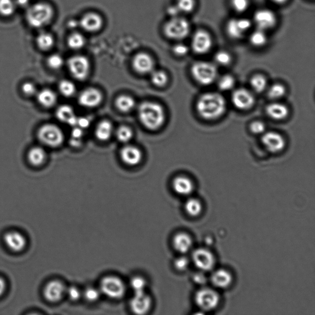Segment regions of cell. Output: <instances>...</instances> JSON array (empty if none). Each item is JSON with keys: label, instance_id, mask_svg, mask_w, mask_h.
Masks as SVG:
<instances>
[{"label": "cell", "instance_id": "cell-60", "mask_svg": "<svg viewBox=\"0 0 315 315\" xmlns=\"http://www.w3.org/2000/svg\"><path fill=\"white\" fill-rule=\"evenodd\" d=\"M29 2L30 0H15L16 5L21 7H26L29 4Z\"/></svg>", "mask_w": 315, "mask_h": 315}, {"label": "cell", "instance_id": "cell-10", "mask_svg": "<svg viewBox=\"0 0 315 315\" xmlns=\"http://www.w3.org/2000/svg\"><path fill=\"white\" fill-rule=\"evenodd\" d=\"M251 25V22L248 19L233 18L227 22V33L233 39H240L249 30Z\"/></svg>", "mask_w": 315, "mask_h": 315}, {"label": "cell", "instance_id": "cell-48", "mask_svg": "<svg viewBox=\"0 0 315 315\" xmlns=\"http://www.w3.org/2000/svg\"><path fill=\"white\" fill-rule=\"evenodd\" d=\"M232 7L236 12L243 13L249 7V0H231Z\"/></svg>", "mask_w": 315, "mask_h": 315}, {"label": "cell", "instance_id": "cell-59", "mask_svg": "<svg viewBox=\"0 0 315 315\" xmlns=\"http://www.w3.org/2000/svg\"><path fill=\"white\" fill-rule=\"evenodd\" d=\"M70 144H71L73 147H80L81 144V139L71 138V141H70Z\"/></svg>", "mask_w": 315, "mask_h": 315}, {"label": "cell", "instance_id": "cell-11", "mask_svg": "<svg viewBox=\"0 0 315 315\" xmlns=\"http://www.w3.org/2000/svg\"><path fill=\"white\" fill-rule=\"evenodd\" d=\"M212 46L211 36L208 32L199 30L195 32L192 39V48L197 54H205Z\"/></svg>", "mask_w": 315, "mask_h": 315}, {"label": "cell", "instance_id": "cell-9", "mask_svg": "<svg viewBox=\"0 0 315 315\" xmlns=\"http://www.w3.org/2000/svg\"><path fill=\"white\" fill-rule=\"evenodd\" d=\"M69 71L73 77L78 80H83L87 77L89 71L88 59L83 55H74L67 62Z\"/></svg>", "mask_w": 315, "mask_h": 315}, {"label": "cell", "instance_id": "cell-19", "mask_svg": "<svg viewBox=\"0 0 315 315\" xmlns=\"http://www.w3.org/2000/svg\"><path fill=\"white\" fill-rule=\"evenodd\" d=\"M104 25L103 19L98 13H88L84 14L81 19V27L87 32L94 33L101 30Z\"/></svg>", "mask_w": 315, "mask_h": 315}, {"label": "cell", "instance_id": "cell-35", "mask_svg": "<svg viewBox=\"0 0 315 315\" xmlns=\"http://www.w3.org/2000/svg\"><path fill=\"white\" fill-rule=\"evenodd\" d=\"M85 38L82 34L75 32L69 36L67 43L70 48L74 50H78L83 47L85 45Z\"/></svg>", "mask_w": 315, "mask_h": 315}, {"label": "cell", "instance_id": "cell-36", "mask_svg": "<svg viewBox=\"0 0 315 315\" xmlns=\"http://www.w3.org/2000/svg\"><path fill=\"white\" fill-rule=\"evenodd\" d=\"M16 8L14 0H0V15L6 17L13 16Z\"/></svg>", "mask_w": 315, "mask_h": 315}, {"label": "cell", "instance_id": "cell-38", "mask_svg": "<svg viewBox=\"0 0 315 315\" xmlns=\"http://www.w3.org/2000/svg\"><path fill=\"white\" fill-rule=\"evenodd\" d=\"M147 285L145 279L140 276H134L130 281V287L134 293L145 291Z\"/></svg>", "mask_w": 315, "mask_h": 315}, {"label": "cell", "instance_id": "cell-15", "mask_svg": "<svg viewBox=\"0 0 315 315\" xmlns=\"http://www.w3.org/2000/svg\"><path fill=\"white\" fill-rule=\"evenodd\" d=\"M262 144L271 153H278L284 149L285 140L281 134L270 131L264 134L262 138Z\"/></svg>", "mask_w": 315, "mask_h": 315}, {"label": "cell", "instance_id": "cell-51", "mask_svg": "<svg viewBox=\"0 0 315 315\" xmlns=\"http://www.w3.org/2000/svg\"><path fill=\"white\" fill-rule=\"evenodd\" d=\"M174 267L177 270L184 271L188 268L189 261L185 257H180L175 260L174 262Z\"/></svg>", "mask_w": 315, "mask_h": 315}, {"label": "cell", "instance_id": "cell-3", "mask_svg": "<svg viewBox=\"0 0 315 315\" xmlns=\"http://www.w3.org/2000/svg\"><path fill=\"white\" fill-rule=\"evenodd\" d=\"M54 15L53 8L47 3H37L28 8L25 18L32 28L45 27L51 22Z\"/></svg>", "mask_w": 315, "mask_h": 315}, {"label": "cell", "instance_id": "cell-58", "mask_svg": "<svg viewBox=\"0 0 315 315\" xmlns=\"http://www.w3.org/2000/svg\"><path fill=\"white\" fill-rule=\"evenodd\" d=\"M6 288H7V284H6L5 280L0 277V296L4 294Z\"/></svg>", "mask_w": 315, "mask_h": 315}, {"label": "cell", "instance_id": "cell-53", "mask_svg": "<svg viewBox=\"0 0 315 315\" xmlns=\"http://www.w3.org/2000/svg\"><path fill=\"white\" fill-rule=\"evenodd\" d=\"M189 49L188 46L183 43L177 44L173 48L174 54L179 55V56H183L187 54Z\"/></svg>", "mask_w": 315, "mask_h": 315}, {"label": "cell", "instance_id": "cell-61", "mask_svg": "<svg viewBox=\"0 0 315 315\" xmlns=\"http://www.w3.org/2000/svg\"><path fill=\"white\" fill-rule=\"evenodd\" d=\"M274 3H275L276 4L282 5L287 3L288 0H272Z\"/></svg>", "mask_w": 315, "mask_h": 315}, {"label": "cell", "instance_id": "cell-52", "mask_svg": "<svg viewBox=\"0 0 315 315\" xmlns=\"http://www.w3.org/2000/svg\"><path fill=\"white\" fill-rule=\"evenodd\" d=\"M265 124L261 121H256L250 124V130L251 132L256 134H264L265 131Z\"/></svg>", "mask_w": 315, "mask_h": 315}, {"label": "cell", "instance_id": "cell-27", "mask_svg": "<svg viewBox=\"0 0 315 315\" xmlns=\"http://www.w3.org/2000/svg\"><path fill=\"white\" fill-rule=\"evenodd\" d=\"M36 96L38 103L44 107L54 106L57 102L56 94L50 89L45 88L38 91Z\"/></svg>", "mask_w": 315, "mask_h": 315}, {"label": "cell", "instance_id": "cell-16", "mask_svg": "<svg viewBox=\"0 0 315 315\" xmlns=\"http://www.w3.org/2000/svg\"><path fill=\"white\" fill-rule=\"evenodd\" d=\"M232 101L236 108L244 110L249 109L253 106L255 103V98L249 90L240 88L233 92Z\"/></svg>", "mask_w": 315, "mask_h": 315}, {"label": "cell", "instance_id": "cell-12", "mask_svg": "<svg viewBox=\"0 0 315 315\" xmlns=\"http://www.w3.org/2000/svg\"><path fill=\"white\" fill-rule=\"evenodd\" d=\"M253 20L257 28L264 31L275 27L277 20L275 14L268 9H262L256 11Z\"/></svg>", "mask_w": 315, "mask_h": 315}, {"label": "cell", "instance_id": "cell-45", "mask_svg": "<svg viewBox=\"0 0 315 315\" xmlns=\"http://www.w3.org/2000/svg\"><path fill=\"white\" fill-rule=\"evenodd\" d=\"M47 64L49 68L57 70L61 68L64 64V59L60 55L54 54L48 57Z\"/></svg>", "mask_w": 315, "mask_h": 315}, {"label": "cell", "instance_id": "cell-7", "mask_svg": "<svg viewBox=\"0 0 315 315\" xmlns=\"http://www.w3.org/2000/svg\"><path fill=\"white\" fill-rule=\"evenodd\" d=\"M191 32V25L187 20L181 17H173L166 22L164 27L165 36L170 39H184Z\"/></svg>", "mask_w": 315, "mask_h": 315}, {"label": "cell", "instance_id": "cell-13", "mask_svg": "<svg viewBox=\"0 0 315 315\" xmlns=\"http://www.w3.org/2000/svg\"><path fill=\"white\" fill-rule=\"evenodd\" d=\"M152 305V300L149 295L144 292L134 293L130 301V308L133 313L142 315L147 313Z\"/></svg>", "mask_w": 315, "mask_h": 315}, {"label": "cell", "instance_id": "cell-18", "mask_svg": "<svg viewBox=\"0 0 315 315\" xmlns=\"http://www.w3.org/2000/svg\"><path fill=\"white\" fill-rule=\"evenodd\" d=\"M103 100V96L97 89L87 88L80 93L78 97V103L81 106L86 108H94L99 106Z\"/></svg>", "mask_w": 315, "mask_h": 315}, {"label": "cell", "instance_id": "cell-30", "mask_svg": "<svg viewBox=\"0 0 315 315\" xmlns=\"http://www.w3.org/2000/svg\"><path fill=\"white\" fill-rule=\"evenodd\" d=\"M113 133L112 124L109 121H101L96 130V136L99 140L106 141L110 138Z\"/></svg>", "mask_w": 315, "mask_h": 315}, {"label": "cell", "instance_id": "cell-29", "mask_svg": "<svg viewBox=\"0 0 315 315\" xmlns=\"http://www.w3.org/2000/svg\"><path fill=\"white\" fill-rule=\"evenodd\" d=\"M27 159L29 163L32 166H40L42 165L46 161V151L40 146H34L28 150Z\"/></svg>", "mask_w": 315, "mask_h": 315}, {"label": "cell", "instance_id": "cell-28", "mask_svg": "<svg viewBox=\"0 0 315 315\" xmlns=\"http://www.w3.org/2000/svg\"><path fill=\"white\" fill-rule=\"evenodd\" d=\"M266 112L271 118L281 120L287 117L289 109L284 104L274 103L268 105L266 108Z\"/></svg>", "mask_w": 315, "mask_h": 315}, {"label": "cell", "instance_id": "cell-50", "mask_svg": "<svg viewBox=\"0 0 315 315\" xmlns=\"http://www.w3.org/2000/svg\"><path fill=\"white\" fill-rule=\"evenodd\" d=\"M22 91L24 94L27 96L36 95L38 89L37 87L33 83L25 82L22 84L21 87Z\"/></svg>", "mask_w": 315, "mask_h": 315}, {"label": "cell", "instance_id": "cell-25", "mask_svg": "<svg viewBox=\"0 0 315 315\" xmlns=\"http://www.w3.org/2000/svg\"><path fill=\"white\" fill-rule=\"evenodd\" d=\"M174 249L181 254L189 251L192 246V240L188 235L185 233H179L175 235L173 241Z\"/></svg>", "mask_w": 315, "mask_h": 315}, {"label": "cell", "instance_id": "cell-34", "mask_svg": "<svg viewBox=\"0 0 315 315\" xmlns=\"http://www.w3.org/2000/svg\"><path fill=\"white\" fill-rule=\"evenodd\" d=\"M185 210L191 216L197 217L201 214L202 211V205L199 200L191 198L186 201L185 204Z\"/></svg>", "mask_w": 315, "mask_h": 315}, {"label": "cell", "instance_id": "cell-55", "mask_svg": "<svg viewBox=\"0 0 315 315\" xmlns=\"http://www.w3.org/2000/svg\"><path fill=\"white\" fill-rule=\"evenodd\" d=\"M168 13L171 17V18H173V17H179L180 12L176 5H174L168 8Z\"/></svg>", "mask_w": 315, "mask_h": 315}, {"label": "cell", "instance_id": "cell-22", "mask_svg": "<svg viewBox=\"0 0 315 315\" xmlns=\"http://www.w3.org/2000/svg\"><path fill=\"white\" fill-rule=\"evenodd\" d=\"M122 161L130 166H136L141 162L142 153L139 148L132 145H127L122 148L120 152Z\"/></svg>", "mask_w": 315, "mask_h": 315}, {"label": "cell", "instance_id": "cell-33", "mask_svg": "<svg viewBox=\"0 0 315 315\" xmlns=\"http://www.w3.org/2000/svg\"><path fill=\"white\" fill-rule=\"evenodd\" d=\"M116 106L121 112H128L135 106V101L130 96H121L116 99Z\"/></svg>", "mask_w": 315, "mask_h": 315}, {"label": "cell", "instance_id": "cell-6", "mask_svg": "<svg viewBox=\"0 0 315 315\" xmlns=\"http://www.w3.org/2000/svg\"><path fill=\"white\" fill-rule=\"evenodd\" d=\"M37 136L42 144L53 148L59 147L64 139L62 130L52 124H45L41 127L38 130Z\"/></svg>", "mask_w": 315, "mask_h": 315}, {"label": "cell", "instance_id": "cell-32", "mask_svg": "<svg viewBox=\"0 0 315 315\" xmlns=\"http://www.w3.org/2000/svg\"><path fill=\"white\" fill-rule=\"evenodd\" d=\"M250 44L255 47H263L268 42V37L265 31L257 28V30L252 32L249 37Z\"/></svg>", "mask_w": 315, "mask_h": 315}, {"label": "cell", "instance_id": "cell-5", "mask_svg": "<svg viewBox=\"0 0 315 315\" xmlns=\"http://www.w3.org/2000/svg\"><path fill=\"white\" fill-rule=\"evenodd\" d=\"M101 293L112 299L122 298L126 293V285L117 276H107L102 279L100 284Z\"/></svg>", "mask_w": 315, "mask_h": 315}, {"label": "cell", "instance_id": "cell-4", "mask_svg": "<svg viewBox=\"0 0 315 315\" xmlns=\"http://www.w3.org/2000/svg\"><path fill=\"white\" fill-rule=\"evenodd\" d=\"M191 73L197 83L205 86L214 82L217 75V69L214 64L205 61L195 62L192 67Z\"/></svg>", "mask_w": 315, "mask_h": 315}, {"label": "cell", "instance_id": "cell-1", "mask_svg": "<svg viewBox=\"0 0 315 315\" xmlns=\"http://www.w3.org/2000/svg\"><path fill=\"white\" fill-rule=\"evenodd\" d=\"M227 109L226 100L217 92H208L198 99L197 110L201 118L208 120L215 119L223 115Z\"/></svg>", "mask_w": 315, "mask_h": 315}, {"label": "cell", "instance_id": "cell-44", "mask_svg": "<svg viewBox=\"0 0 315 315\" xmlns=\"http://www.w3.org/2000/svg\"><path fill=\"white\" fill-rule=\"evenodd\" d=\"M151 80L154 85L157 86H165L168 81L167 75L162 71L151 72Z\"/></svg>", "mask_w": 315, "mask_h": 315}, {"label": "cell", "instance_id": "cell-42", "mask_svg": "<svg viewBox=\"0 0 315 315\" xmlns=\"http://www.w3.org/2000/svg\"><path fill=\"white\" fill-rule=\"evenodd\" d=\"M235 84L234 78L230 75L222 77L218 81V87L222 91H229L233 88Z\"/></svg>", "mask_w": 315, "mask_h": 315}, {"label": "cell", "instance_id": "cell-20", "mask_svg": "<svg viewBox=\"0 0 315 315\" xmlns=\"http://www.w3.org/2000/svg\"><path fill=\"white\" fill-rule=\"evenodd\" d=\"M4 241L8 248L13 252L22 251L27 244L25 236L17 231H10L6 233Z\"/></svg>", "mask_w": 315, "mask_h": 315}, {"label": "cell", "instance_id": "cell-49", "mask_svg": "<svg viewBox=\"0 0 315 315\" xmlns=\"http://www.w3.org/2000/svg\"><path fill=\"white\" fill-rule=\"evenodd\" d=\"M66 294L72 301H77L82 296L81 290L75 286H71L69 288H66Z\"/></svg>", "mask_w": 315, "mask_h": 315}, {"label": "cell", "instance_id": "cell-2", "mask_svg": "<svg viewBox=\"0 0 315 315\" xmlns=\"http://www.w3.org/2000/svg\"><path fill=\"white\" fill-rule=\"evenodd\" d=\"M138 114L142 124L150 130L159 129L165 120L163 107L160 104L151 102H144L140 105Z\"/></svg>", "mask_w": 315, "mask_h": 315}, {"label": "cell", "instance_id": "cell-47", "mask_svg": "<svg viewBox=\"0 0 315 315\" xmlns=\"http://www.w3.org/2000/svg\"><path fill=\"white\" fill-rule=\"evenodd\" d=\"M214 59L215 62L218 65L226 66H228L232 61L231 55L229 52L220 51L217 52L215 55Z\"/></svg>", "mask_w": 315, "mask_h": 315}, {"label": "cell", "instance_id": "cell-14", "mask_svg": "<svg viewBox=\"0 0 315 315\" xmlns=\"http://www.w3.org/2000/svg\"><path fill=\"white\" fill-rule=\"evenodd\" d=\"M194 263L201 271L211 270L215 265V258L209 250L200 248L195 250L192 255Z\"/></svg>", "mask_w": 315, "mask_h": 315}, {"label": "cell", "instance_id": "cell-37", "mask_svg": "<svg viewBox=\"0 0 315 315\" xmlns=\"http://www.w3.org/2000/svg\"><path fill=\"white\" fill-rule=\"evenodd\" d=\"M250 84L254 91L258 93L263 92L267 87V79L262 75L254 76Z\"/></svg>", "mask_w": 315, "mask_h": 315}, {"label": "cell", "instance_id": "cell-46", "mask_svg": "<svg viewBox=\"0 0 315 315\" xmlns=\"http://www.w3.org/2000/svg\"><path fill=\"white\" fill-rule=\"evenodd\" d=\"M116 137L121 142H128L132 139L133 131L130 128L121 127L116 131Z\"/></svg>", "mask_w": 315, "mask_h": 315}, {"label": "cell", "instance_id": "cell-41", "mask_svg": "<svg viewBox=\"0 0 315 315\" xmlns=\"http://www.w3.org/2000/svg\"><path fill=\"white\" fill-rule=\"evenodd\" d=\"M286 94L285 87L281 84L275 83L269 87L268 96L270 99H278L284 97Z\"/></svg>", "mask_w": 315, "mask_h": 315}, {"label": "cell", "instance_id": "cell-56", "mask_svg": "<svg viewBox=\"0 0 315 315\" xmlns=\"http://www.w3.org/2000/svg\"><path fill=\"white\" fill-rule=\"evenodd\" d=\"M72 138L81 139L82 137L83 133L82 129L78 127H74L72 131Z\"/></svg>", "mask_w": 315, "mask_h": 315}, {"label": "cell", "instance_id": "cell-39", "mask_svg": "<svg viewBox=\"0 0 315 315\" xmlns=\"http://www.w3.org/2000/svg\"><path fill=\"white\" fill-rule=\"evenodd\" d=\"M101 294L100 289L91 287H87L86 290L83 291L82 296L87 302L94 303L97 302L98 300L100 299Z\"/></svg>", "mask_w": 315, "mask_h": 315}, {"label": "cell", "instance_id": "cell-43", "mask_svg": "<svg viewBox=\"0 0 315 315\" xmlns=\"http://www.w3.org/2000/svg\"><path fill=\"white\" fill-rule=\"evenodd\" d=\"M176 5L180 13H191L195 7V0H177Z\"/></svg>", "mask_w": 315, "mask_h": 315}, {"label": "cell", "instance_id": "cell-26", "mask_svg": "<svg viewBox=\"0 0 315 315\" xmlns=\"http://www.w3.org/2000/svg\"><path fill=\"white\" fill-rule=\"evenodd\" d=\"M211 281L215 287L226 288L229 287L232 282V276L228 271L218 269L213 273Z\"/></svg>", "mask_w": 315, "mask_h": 315}, {"label": "cell", "instance_id": "cell-31", "mask_svg": "<svg viewBox=\"0 0 315 315\" xmlns=\"http://www.w3.org/2000/svg\"><path fill=\"white\" fill-rule=\"evenodd\" d=\"M36 43L38 48L41 50L48 51L54 46V37L48 32H43L37 36Z\"/></svg>", "mask_w": 315, "mask_h": 315}, {"label": "cell", "instance_id": "cell-21", "mask_svg": "<svg viewBox=\"0 0 315 315\" xmlns=\"http://www.w3.org/2000/svg\"><path fill=\"white\" fill-rule=\"evenodd\" d=\"M133 65L137 72L145 74L153 71L154 62L150 55L140 52L134 57Z\"/></svg>", "mask_w": 315, "mask_h": 315}, {"label": "cell", "instance_id": "cell-40", "mask_svg": "<svg viewBox=\"0 0 315 315\" xmlns=\"http://www.w3.org/2000/svg\"><path fill=\"white\" fill-rule=\"evenodd\" d=\"M59 91L66 97H71L75 94L76 87L72 81L67 80L61 81L59 84Z\"/></svg>", "mask_w": 315, "mask_h": 315}, {"label": "cell", "instance_id": "cell-8", "mask_svg": "<svg viewBox=\"0 0 315 315\" xmlns=\"http://www.w3.org/2000/svg\"><path fill=\"white\" fill-rule=\"evenodd\" d=\"M195 300L201 310L211 311L217 307L220 297L217 292L212 289L203 288L195 294Z\"/></svg>", "mask_w": 315, "mask_h": 315}, {"label": "cell", "instance_id": "cell-23", "mask_svg": "<svg viewBox=\"0 0 315 315\" xmlns=\"http://www.w3.org/2000/svg\"><path fill=\"white\" fill-rule=\"evenodd\" d=\"M55 115L59 121L67 123L73 128L77 127L78 119L72 107L67 105H62L57 108Z\"/></svg>", "mask_w": 315, "mask_h": 315}, {"label": "cell", "instance_id": "cell-54", "mask_svg": "<svg viewBox=\"0 0 315 315\" xmlns=\"http://www.w3.org/2000/svg\"><path fill=\"white\" fill-rule=\"evenodd\" d=\"M90 119L87 117H81L78 119L77 127H80L81 129H84L89 127L90 124Z\"/></svg>", "mask_w": 315, "mask_h": 315}, {"label": "cell", "instance_id": "cell-24", "mask_svg": "<svg viewBox=\"0 0 315 315\" xmlns=\"http://www.w3.org/2000/svg\"><path fill=\"white\" fill-rule=\"evenodd\" d=\"M173 188L178 195L187 196L193 192L194 185L193 182L189 178L178 176L173 180Z\"/></svg>", "mask_w": 315, "mask_h": 315}, {"label": "cell", "instance_id": "cell-17", "mask_svg": "<svg viewBox=\"0 0 315 315\" xmlns=\"http://www.w3.org/2000/svg\"><path fill=\"white\" fill-rule=\"evenodd\" d=\"M66 288L59 280H52L48 282L44 288L43 294L45 299L50 302L60 301L65 295Z\"/></svg>", "mask_w": 315, "mask_h": 315}, {"label": "cell", "instance_id": "cell-57", "mask_svg": "<svg viewBox=\"0 0 315 315\" xmlns=\"http://www.w3.org/2000/svg\"><path fill=\"white\" fill-rule=\"evenodd\" d=\"M194 280L197 284H203L206 281L205 277L202 274H197V275H195Z\"/></svg>", "mask_w": 315, "mask_h": 315}]
</instances>
